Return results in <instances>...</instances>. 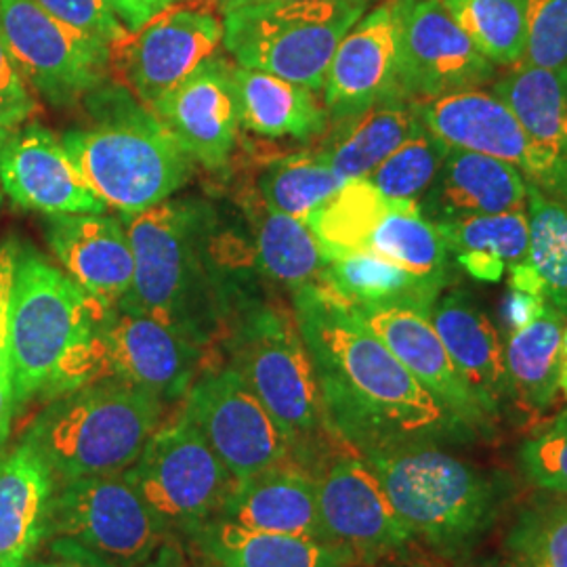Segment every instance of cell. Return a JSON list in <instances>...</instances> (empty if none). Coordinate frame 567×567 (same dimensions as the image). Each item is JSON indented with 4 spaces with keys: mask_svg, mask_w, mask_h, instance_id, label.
<instances>
[{
    "mask_svg": "<svg viewBox=\"0 0 567 567\" xmlns=\"http://www.w3.org/2000/svg\"><path fill=\"white\" fill-rule=\"evenodd\" d=\"M292 297L328 425L344 446L365 456L475 435L433 400L343 299L322 284Z\"/></svg>",
    "mask_w": 567,
    "mask_h": 567,
    "instance_id": "obj_1",
    "label": "cell"
},
{
    "mask_svg": "<svg viewBox=\"0 0 567 567\" xmlns=\"http://www.w3.org/2000/svg\"><path fill=\"white\" fill-rule=\"evenodd\" d=\"M121 221L135 257V278L122 305L206 347L221 318V295L210 271V208L168 198L121 215Z\"/></svg>",
    "mask_w": 567,
    "mask_h": 567,
    "instance_id": "obj_2",
    "label": "cell"
},
{
    "mask_svg": "<svg viewBox=\"0 0 567 567\" xmlns=\"http://www.w3.org/2000/svg\"><path fill=\"white\" fill-rule=\"evenodd\" d=\"M93 110L95 122L65 133L61 143L105 206L143 213L189 182L194 161L128 89L100 86Z\"/></svg>",
    "mask_w": 567,
    "mask_h": 567,
    "instance_id": "obj_3",
    "label": "cell"
},
{
    "mask_svg": "<svg viewBox=\"0 0 567 567\" xmlns=\"http://www.w3.org/2000/svg\"><path fill=\"white\" fill-rule=\"evenodd\" d=\"M229 360L295 447L297 463L313 468L343 442L326 419L316 368L295 309L259 303L244 309L229 337Z\"/></svg>",
    "mask_w": 567,
    "mask_h": 567,
    "instance_id": "obj_4",
    "label": "cell"
},
{
    "mask_svg": "<svg viewBox=\"0 0 567 567\" xmlns=\"http://www.w3.org/2000/svg\"><path fill=\"white\" fill-rule=\"evenodd\" d=\"M164 402L142 386L103 381L53 398L28 431L58 484L122 473L161 426Z\"/></svg>",
    "mask_w": 567,
    "mask_h": 567,
    "instance_id": "obj_5",
    "label": "cell"
},
{
    "mask_svg": "<svg viewBox=\"0 0 567 567\" xmlns=\"http://www.w3.org/2000/svg\"><path fill=\"white\" fill-rule=\"evenodd\" d=\"M362 458L412 536L440 553L471 547L496 515V484L440 444L393 447Z\"/></svg>",
    "mask_w": 567,
    "mask_h": 567,
    "instance_id": "obj_6",
    "label": "cell"
},
{
    "mask_svg": "<svg viewBox=\"0 0 567 567\" xmlns=\"http://www.w3.org/2000/svg\"><path fill=\"white\" fill-rule=\"evenodd\" d=\"M105 311L58 265L21 248L11 307V381L18 405L55 398L61 372Z\"/></svg>",
    "mask_w": 567,
    "mask_h": 567,
    "instance_id": "obj_7",
    "label": "cell"
},
{
    "mask_svg": "<svg viewBox=\"0 0 567 567\" xmlns=\"http://www.w3.org/2000/svg\"><path fill=\"white\" fill-rule=\"evenodd\" d=\"M365 7L364 0L250 4L221 16L224 47L238 65L318 93L339 44Z\"/></svg>",
    "mask_w": 567,
    "mask_h": 567,
    "instance_id": "obj_8",
    "label": "cell"
},
{
    "mask_svg": "<svg viewBox=\"0 0 567 567\" xmlns=\"http://www.w3.org/2000/svg\"><path fill=\"white\" fill-rule=\"evenodd\" d=\"M204 344L161 320L116 305L105 309L89 339L74 351L61 372V393L121 381L142 386L163 402L183 398L200 372Z\"/></svg>",
    "mask_w": 567,
    "mask_h": 567,
    "instance_id": "obj_9",
    "label": "cell"
},
{
    "mask_svg": "<svg viewBox=\"0 0 567 567\" xmlns=\"http://www.w3.org/2000/svg\"><path fill=\"white\" fill-rule=\"evenodd\" d=\"M168 532L124 471L63 482L55 489L49 534L107 567L142 566Z\"/></svg>",
    "mask_w": 567,
    "mask_h": 567,
    "instance_id": "obj_10",
    "label": "cell"
},
{
    "mask_svg": "<svg viewBox=\"0 0 567 567\" xmlns=\"http://www.w3.org/2000/svg\"><path fill=\"white\" fill-rule=\"evenodd\" d=\"M126 477L166 526L192 532L219 517L236 482L185 412L158 426Z\"/></svg>",
    "mask_w": 567,
    "mask_h": 567,
    "instance_id": "obj_11",
    "label": "cell"
},
{
    "mask_svg": "<svg viewBox=\"0 0 567 567\" xmlns=\"http://www.w3.org/2000/svg\"><path fill=\"white\" fill-rule=\"evenodd\" d=\"M0 39L32 91L72 105L103 86L110 47L44 11L37 0H0Z\"/></svg>",
    "mask_w": 567,
    "mask_h": 567,
    "instance_id": "obj_12",
    "label": "cell"
},
{
    "mask_svg": "<svg viewBox=\"0 0 567 567\" xmlns=\"http://www.w3.org/2000/svg\"><path fill=\"white\" fill-rule=\"evenodd\" d=\"M183 412L236 484L265 468L297 463L282 426L231 365L200 370L185 393Z\"/></svg>",
    "mask_w": 567,
    "mask_h": 567,
    "instance_id": "obj_13",
    "label": "cell"
},
{
    "mask_svg": "<svg viewBox=\"0 0 567 567\" xmlns=\"http://www.w3.org/2000/svg\"><path fill=\"white\" fill-rule=\"evenodd\" d=\"M200 2H177L110 44V70L145 107H154L224 44V18Z\"/></svg>",
    "mask_w": 567,
    "mask_h": 567,
    "instance_id": "obj_14",
    "label": "cell"
},
{
    "mask_svg": "<svg viewBox=\"0 0 567 567\" xmlns=\"http://www.w3.org/2000/svg\"><path fill=\"white\" fill-rule=\"evenodd\" d=\"M326 543L343 550L358 566H370L400 553L414 538L385 487L351 447L328 454L313 468Z\"/></svg>",
    "mask_w": 567,
    "mask_h": 567,
    "instance_id": "obj_15",
    "label": "cell"
},
{
    "mask_svg": "<svg viewBox=\"0 0 567 567\" xmlns=\"http://www.w3.org/2000/svg\"><path fill=\"white\" fill-rule=\"evenodd\" d=\"M398 41V91L431 100L475 89L494 76L487 61L450 16L444 0H391Z\"/></svg>",
    "mask_w": 567,
    "mask_h": 567,
    "instance_id": "obj_16",
    "label": "cell"
},
{
    "mask_svg": "<svg viewBox=\"0 0 567 567\" xmlns=\"http://www.w3.org/2000/svg\"><path fill=\"white\" fill-rule=\"evenodd\" d=\"M0 187L13 203L47 217L97 215L107 206L49 128L20 126L0 152Z\"/></svg>",
    "mask_w": 567,
    "mask_h": 567,
    "instance_id": "obj_17",
    "label": "cell"
},
{
    "mask_svg": "<svg viewBox=\"0 0 567 567\" xmlns=\"http://www.w3.org/2000/svg\"><path fill=\"white\" fill-rule=\"evenodd\" d=\"M349 307L456 421L473 433L487 429L492 419L452 364L431 313L410 307Z\"/></svg>",
    "mask_w": 567,
    "mask_h": 567,
    "instance_id": "obj_18",
    "label": "cell"
},
{
    "mask_svg": "<svg viewBox=\"0 0 567 567\" xmlns=\"http://www.w3.org/2000/svg\"><path fill=\"white\" fill-rule=\"evenodd\" d=\"M229 68L219 58L204 61L152 107L187 156L208 171L227 166L238 142L240 114Z\"/></svg>",
    "mask_w": 567,
    "mask_h": 567,
    "instance_id": "obj_19",
    "label": "cell"
},
{
    "mask_svg": "<svg viewBox=\"0 0 567 567\" xmlns=\"http://www.w3.org/2000/svg\"><path fill=\"white\" fill-rule=\"evenodd\" d=\"M492 93L507 103L532 147V175L547 196L567 204V70L522 61Z\"/></svg>",
    "mask_w": 567,
    "mask_h": 567,
    "instance_id": "obj_20",
    "label": "cell"
},
{
    "mask_svg": "<svg viewBox=\"0 0 567 567\" xmlns=\"http://www.w3.org/2000/svg\"><path fill=\"white\" fill-rule=\"evenodd\" d=\"M324 110L334 122L362 114L398 91V41L393 2L364 13L339 44L326 72Z\"/></svg>",
    "mask_w": 567,
    "mask_h": 567,
    "instance_id": "obj_21",
    "label": "cell"
},
{
    "mask_svg": "<svg viewBox=\"0 0 567 567\" xmlns=\"http://www.w3.org/2000/svg\"><path fill=\"white\" fill-rule=\"evenodd\" d=\"M47 240L63 271L105 309L124 301L135 278V257L124 224L116 217H49Z\"/></svg>",
    "mask_w": 567,
    "mask_h": 567,
    "instance_id": "obj_22",
    "label": "cell"
},
{
    "mask_svg": "<svg viewBox=\"0 0 567 567\" xmlns=\"http://www.w3.org/2000/svg\"><path fill=\"white\" fill-rule=\"evenodd\" d=\"M426 131L450 150H465L517 166L532 175V147L507 103L494 93L465 89L414 102Z\"/></svg>",
    "mask_w": 567,
    "mask_h": 567,
    "instance_id": "obj_23",
    "label": "cell"
},
{
    "mask_svg": "<svg viewBox=\"0 0 567 567\" xmlns=\"http://www.w3.org/2000/svg\"><path fill=\"white\" fill-rule=\"evenodd\" d=\"M419 206L433 224L526 210L527 179L517 166L505 161L447 150L437 177Z\"/></svg>",
    "mask_w": 567,
    "mask_h": 567,
    "instance_id": "obj_24",
    "label": "cell"
},
{
    "mask_svg": "<svg viewBox=\"0 0 567 567\" xmlns=\"http://www.w3.org/2000/svg\"><path fill=\"white\" fill-rule=\"evenodd\" d=\"M219 517L257 532L326 543L316 477L297 463L265 468L236 484Z\"/></svg>",
    "mask_w": 567,
    "mask_h": 567,
    "instance_id": "obj_25",
    "label": "cell"
},
{
    "mask_svg": "<svg viewBox=\"0 0 567 567\" xmlns=\"http://www.w3.org/2000/svg\"><path fill=\"white\" fill-rule=\"evenodd\" d=\"M58 482L28 437L0 461V567H23L49 536Z\"/></svg>",
    "mask_w": 567,
    "mask_h": 567,
    "instance_id": "obj_26",
    "label": "cell"
},
{
    "mask_svg": "<svg viewBox=\"0 0 567 567\" xmlns=\"http://www.w3.org/2000/svg\"><path fill=\"white\" fill-rule=\"evenodd\" d=\"M431 322L452 364L494 419L507 398L505 344L496 326L463 290L442 295L431 309Z\"/></svg>",
    "mask_w": 567,
    "mask_h": 567,
    "instance_id": "obj_27",
    "label": "cell"
},
{
    "mask_svg": "<svg viewBox=\"0 0 567 567\" xmlns=\"http://www.w3.org/2000/svg\"><path fill=\"white\" fill-rule=\"evenodd\" d=\"M240 126L267 140H313L328 128L324 105L297 82L231 63Z\"/></svg>",
    "mask_w": 567,
    "mask_h": 567,
    "instance_id": "obj_28",
    "label": "cell"
},
{
    "mask_svg": "<svg viewBox=\"0 0 567 567\" xmlns=\"http://www.w3.org/2000/svg\"><path fill=\"white\" fill-rule=\"evenodd\" d=\"M194 545L219 567H360L328 543L271 534L215 517L189 532Z\"/></svg>",
    "mask_w": 567,
    "mask_h": 567,
    "instance_id": "obj_29",
    "label": "cell"
},
{
    "mask_svg": "<svg viewBox=\"0 0 567 567\" xmlns=\"http://www.w3.org/2000/svg\"><path fill=\"white\" fill-rule=\"evenodd\" d=\"M320 284L353 307H410L431 313L447 280L419 276L370 252L326 250Z\"/></svg>",
    "mask_w": 567,
    "mask_h": 567,
    "instance_id": "obj_30",
    "label": "cell"
},
{
    "mask_svg": "<svg viewBox=\"0 0 567 567\" xmlns=\"http://www.w3.org/2000/svg\"><path fill=\"white\" fill-rule=\"evenodd\" d=\"M414 102L389 97L362 114L337 122L334 133L316 150L341 177L368 179V175L419 128Z\"/></svg>",
    "mask_w": 567,
    "mask_h": 567,
    "instance_id": "obj_31",
    "label": "cell"
},
{
    "mask_svg": "<svg viewBox=\"0 0 567 567\" xmlns=\"http://www.w3.org/2000/svg\"><path fill=\"white\" fill-rule=\"evenodd\" d=\"M243 206L252 231L255 261L265 278L288 286L292 292L322 282L324 244L309 225L274 210L259 194L246 196Z\"/></svg>",
    "mask_w": 567,
    "mask_h": 567,
    "instance_id": "obj_32",
    "label": "cell"
},
{
    "mask_svg": "<svg viewBox=\"0 0 567 567\" xmlns=\"http://www.w3.org/2000/svg\"><path fill=\"white\" fill-rule=\"evenodd\" d=\"M566 316L545 303L529 322L511 330L505 347L507 395L532 414L547 410L559 391Z\"/></svg>",
    "mask_w": 567,
    "mask_h": 567,
    "instance_id": "obj_33",
    "label": "cell"
},
{
    "mask_svg": "<svg viewBox=\"0 0 567 567\" xmlns=\"http://www.w3.org/2000/svg\"><path fill=\"white\" fill-rule=\"evenodd\" d=\"M527 252L508 269L511 288L567 313V204L527 182Z\"/></svg>",
    "mask_w": 567,
    "mask_h": 567,
    "instance_id": "obj_34",
    "label": "cell"
},
{
    "mask_svg": "<svg viewBox=\"0 0 567 567\" xmlns=\"http://www.w3.org/2000/svg\"><path fill=\"white\" fill-rule=\"evenodd\" d=\"M456 264L477 282H501L527 252V213L480 215L456 221H435Z\"/></svg>",
    "mask_w": 567,
    "mask_h": 567,
    "instance_id": "obj_35",
    "label": "cell"
},
{
    "mask_svg": "<svg viewBox=\"0 0 567 567\" xmlns=\"http://www.w3.org/2000/svg\"><path fill=\"white\" fill-rule=\"evenodd\" d=\"M351 252H370L419 276L450 282L446 244L416 200L389 198Z\"/></svg>",
    "mask_w": 567,
    "mask_h": 567,
    "instance_id": "obj_36",
    "label": "cell"
},
{
    "mask_svg": "<svg viewBox=\"0 0 567 567\" xmlns=\"http://www.w3.org/2000/svg\"><path fill=\"white\" fill-rule=\"evenodd\" d=\"M347 182L318 152H297L265 166L259 175V196L274 210L307 221Z\"/></svg>",
    "mask_w": 567,
    "mask_h": 567,
    "instance_id": "obj_37",
    "label": "cell"
},
{
    "mask_svg": "<svg viewBox=\"0 0 567 567\" xmlns=\"http://www.w3.org/2000/svg\"><path fill=\"white\" fill-rule=\"evenodd\" d=\"M450 16L494 65L526 58L527 0H444Z\"/></svg>",
    "mask_w": 567,
    "mask_h": 567,
    "instance_id": "obj_38",
    "label": "cell"
},
{
    "mask_svg": "<svg viewBox=\"0 0 567 567\" xmlns=\"http://www.w3.org/2000/svg\"><path fill=\"white\" fill-rule=\"evenodd\" d=\"M511 566L567 567V496L527 505L507 534Z\"/></svg>",
    "mask_w": 567,
    "mask_h": 567,
    "instance_id": "obj_39",
    "label": "cell"
},
{
    "mask_svg": "<svg viewBox=\"0 0 567 567\" xmlns=\"http://www.w3.org/2000/svg\"><path fill=\"white\" fill-rule=\"evenodd\" d=\"M447 150V145L433 137L423 124H419V128L385 163L379 164L368 175V182L386 198L419 203V198L425 196L429 185L437 177Z\"/></svg>",
    "mask_w": 567,
    "mask_h": 567,
    "instance_id": "obj_40",
    "label": "cell"
},
{
    "mask_svg": "<svg viewBox=\"0 0 567 567\" xmlns=\"http://www.w3.org/2000/svg\"><path fill=\"white\" fill-rule=\"evenodd\" d=\"M519 465L529 484L567 496V410L522 444Z\"/></svg>",
    "mask_w": 567,
    "mask_h": 567,
    "instance_id": "obj_41",
    "label": "cell"
},
{
    "mask_svg": "<svg viewBox=\"0 0 567 567\" xmlns=\"http://www.w3.org/2000/svg\"><path fill=\"white\" fill-rule=\"evenodd\" d=\"M526 63L567 70V0H527Z\"/></svg>",
    "mask_w": 567,
    "mask_h": 567,
    "instance_id": "obj_42",
    "label": "cell"
},
{
    "mask_svg": "<svg viewBox=\"0 0 567 567\" xmlns=\"http://www.w3.org/2000/svg\"><path fill=\"white\" fill-rule=\"evenodd\" d=\"M53 18L68 23L82 34L105 42L121 41L128 32L105 0H37Z\"/></svg>",
    "mask_w": 567,
    "mask_h": 567,
    "instance_id": "obj_43",
    "label": "cell"
},
{
    "mask_svg": "<svg viewBox=\"0 0 567 567\" xmlns=\"http://www.w3.org/2000/svg\"><path fill=\"white\" fill-rule=\"evenodd\" d=\"M37 112L32 89L23 81L18 65L0 39V116L21 126Z\"/></svg>",
    "mask_w": 567,
    "mask_h": 567,
    "instance_id": "obj_44",
    "label": "cell"
},
{
    "mask_svg": "<svg viewBox=\"0 0 567 567\" xmlns=\"http://www.w3.org/2000/svg\"><path fill=\"white\" fill-rule=\"evenodd\" d=\"M21 246L16 240L0 246V377L11 379V307H13V288L20 261Z\"/></svg>",
    "mask_w": 567,
    "mask_h": 567,
    "instance_id": "obj_45",
    "label": "cell"
},
{
    "mask_svg": "<svg viewBox=\"0 0 567 567\" xmlns=\"http://www.w3.org/2000/svg\"><path fill=\"white\" fill-rule=\"evenodd\" d=\"M140 567H219L210 561L196 545H183L182 540L168 536L154 555Z\"/></svg>",
    "mask_w": 567,
    "mask_h": 567,
    "instance_id": "obj_46",
    "label": "cell"
},
{
    "mask_svg": "<svg viewBox=\"0 0 567 567\" xmlns=\"http://www.w3.org/2000/svg\"><path fill=\"white\" fill-rule=\"evenodd\" d=\"M51 559H30L23 567H107L93 555L84 553L81 548L55 538Z\"/></svg>",
    "mask_w": 567,
    "mask_h": 567,
    "instance_id": "obj_47",
    "label": "cell"
},
{
    "mask_svg": "<svg viewBox=\"0 0 567 567\" xmlns=\"http://www.w3.org/2000/svg\"><path fill=\"white\" fill-rule=\"evenodd\" d=\"M16 408H18V402H16L13 381L9 377H0V450L9 440Z\"/></svg>",
    "mask_w": 567,
    "mask_h": 567,
    "instance_id": "obj_48",
    "label": "cell"
},
{
    "mask_svg": "<svg viewBox=\"0 0 567 567\" xmlns=\"http://www.w3.org/2000/svg\"><path fill=\"white\" fill-rule=\"evenodd\" d=\"M105 2L112 7V11L118 16V20L124 23V28H126L128 32L142 28L143 23L142 20H140V13H137L133 0H105Z\"/></svg>",
    "mask_w": 567,
    "mask_h": 567,
    "instance_id": "obj_49",
    "label": "cell"
},
{
    "mask_svg": "<svg viewBox=\"0 0 567 567\" xmlns=\"http://www.w3.org/2000/svg\"><path fill=\"white\" fill-rule=\"evenodd\" d=\"M177 2H182V0H133V4H135V9H137V13H140L142 23L152 20L154 16H158L161 11L173 7V4H177Z\"/></svg>",
    "mask_w": 567,
    "mask_h": 567,
    "instance_id": "obj_50",
    "label": "cell"
},
{
    "mask_svg": "<svg viewBox=\"0 0 567 567\" xmlns=\"http://www.w3.org/2000/svg\"><path fill=\"white\" fill-rule=\"evenodd\" d=\"M221 16L243 9V7H250V4H269V2H305V0H208ZM370 2V0H364Z\"/></svg>",
    "mask_w": 567,
    "mask_h": 567,
    "instance_id": "obj_51",
    "label": "cell"
},
{
    "mask_svg": "<svg viewBox=\"0 0 567 567\" xmlns=\"http://www.w3.org/2000/svg\"><path fill=\"white\" fill-rule=\"evenodd\" d=\"M20 126L16 124V122L9 121V118H4V116H0V152H2V147L7 145L9 142V137L18 131Z\"/></svg>",
    "mask_w": 567,
    "mask_h": 567,
    "instance_id": "obj_52",
    "label": "cell"
},
{
    "mask_svg": "<svg viewBox=\"0 0 567 567\" xmlns=\"http://www.w3.org/2000/svg\"><path fill=\"white\" fill-rule=\"evenodd\" d=\"M559 389L564 391L567 398V326L564 332V343H561V372H559Z\"/></svg>",
    "mask_w": 567,
    "mask_h": 567,
    "instance_id": "obj_53",
    "label": "cell"
},
{
    "mask_svg": "<svg viewBox=\"0 0 567 567\" xmlns=\"http://www.w3.org/2000/svg\"><path fill=\"white\" fill-rule=\"evenodd\" d=\"M482 567H515V566H511V564H505V566H482Z\"/></svg>",
    "mask_w": 567,
    "mask_h": 567,
    "instance_id": "obj_54",
    "label": "cell"
},
{
    "mask_svg": "<svg viewBox=\"0 0 567 567\" xmlns=\"http://www.w3.org/2000/svg\"><path fill=\"white\" fill-rule=\"evenodd\" d=\"M0 204H2V187H0Z\"/></svg>",
    "mask_w": 567,
    "mask_h": 567,
    "instance_id": "obj_55",
    "label": "cell"
}]
</instances>
